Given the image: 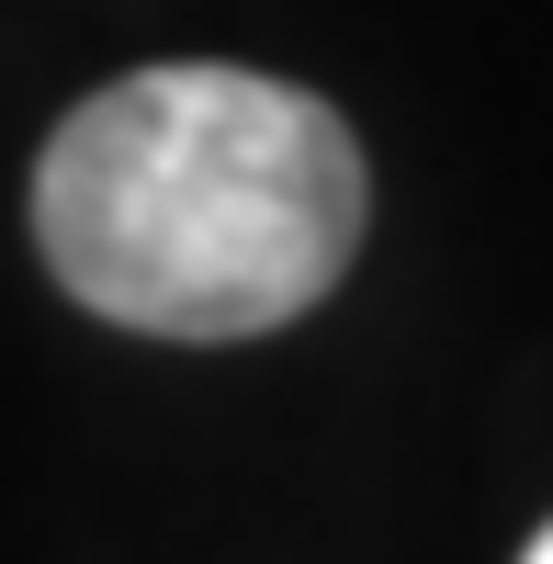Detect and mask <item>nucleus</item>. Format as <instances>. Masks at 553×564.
<instances>
[{
	"label": "nucleus",
	"mask_w": 553,
	"mask_h": 564,
	"mask_svg": "<svg viewBox=\"0 0 553 564\" xmlns=\"http://www.w3.org/2000/svg\"><path fill=\"white\" fill-rule=\"evenodd\" d=\"M34 249L90 316L148 339H260L361 249V148L316 90L135 68L45 135Z\"/></svg>",
	"instance_id": "1"
},
{
	"label": "nucleus",
	"mask_w": 553,
	"mask_h": 564,
	"mask_svg": "<svg viewBox=\"0 0 553 564\" xmlns=\"http://www.w3.org/2000/svg\"><path fill=\"white\" fill-rule=\"evenodd\" d=\"M520 564H553V531H542V542H531V553H520Z\"/></svg>",
	"instance_id": "2"
}]
</instances>
